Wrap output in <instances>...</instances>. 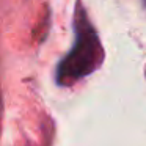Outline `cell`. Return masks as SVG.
I'll return each mask as SVG.
<instances>
[{"mask_svg": "<svg viewBox=\"0 0 146 146\" xmlns=\"http://www.w3.org/2000/svg\"><path fill=\"white\" fill-rule=\"evenodd\" d=\"M76 17V44L57 69V82L60 85H69L88 76L102 61V47L93 27L85 19L82 7L77 8Z\"/></svg>", "mask_w": 146, "mask_h": 146, "instance_id": "obj_1", "label": "cell"}]
</instances>
